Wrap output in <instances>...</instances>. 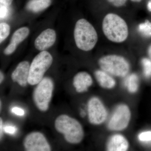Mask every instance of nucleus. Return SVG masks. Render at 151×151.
Returning a JSON list of instances; mask_svg holds the SVG:
<instances>
[{"label":"nucleus","instance_id":"aec40b11","mask_svg":"<svg viewBox=\"0 0 151 151\" xmlns=\"http://www.w3.org/2000/svg\"><path fill=\"white\" fill-rule=\"evenodd\" d=\"M142 65L143 73L146 78L151 76V60L147 58H143L141 60Z\"/></svg>","mask_w":151,"mask_h":151},{"label":"nucleus","instance_id":"dca6fc26","mask_svg":"<svg viewBox=\"0 0 151 151\" xmlns=\"http://www.w3.org/2000/svg\"><path fill=\"white\" fill-rule=\"evenodd\" d=\"M51 3L50 0H32L28 3L27 8L33 12H38L47 8Z\"/></svg>","mask_w":151,"mask_h":151},{"label":"nucleus","instance_id":"a878e982","mask_svg":"<svg viewBox=\"0 0 151 151\" xmlns=\"http://www.w3.org/2000/svg\"><path fill=\"white\" fill-rule=\"evenodd\" d=\"M13 0H0L1 4L9 6L11 5Z\"/></svg>","mask_w":151,"mask_h":151},{"label":"nucleus","instance_id":"f03ea898","mask_svg":"<svg viewBox=\"0 0 151 151\" xmlns=\"http://www.w3.org/2000/svg\"><path fill=\"white\" fill-rule=\"evenodd\" d=\"M102 29L105 37L113 42H124L129 36V28L126 22L118 15L107 14L103 21Z\"/></svg>","mask_w":151,"mask_h":151},{"label":"nucleus","instance_id":"39448f33","mask_svg":"<svg viewBox=\"0 0 151 151\" xmlns=\"http://www.w3.org/2000/svg\"><path fill=\"white\" fill-rule=\"evenodd\" d=\"M54 88V82L50 77H44L37 84L32 97L35 105L40 111L45 112L48 110Z\"/></svg>","mask_w":151,"mask_h":151},{"label":"nucleus","instance_id":"ddd939ff","mask_svg":"<svg viewBox=\"0 0 151 151\" xmlns=\"http://www.w3.org/2000/svg\"><path fill=\"white\" fill-rule=\"evenodd\" d=\"M129 142L124 136L120 134L113 135L107 143V150L110 151H125L129 147Z\"/></svg>","mask_w":151,"mask_h":151},{"label":"nucleus","instance_id":"a211bd4d","mask_svg":"<svg viewBox=\"0 0 151 151\" xmlns=\"http://www.w3.org/2000/svg\"><path fill=\"white\" fill-rule=\"evenodd\" d=\"M138 30L141 34L146 37H151V22L146 21L139 24Z\"/></svg>","mask_w":151,"mask_h":151},{"label":"nucleus","instance_id":"6e6552de","mask_svg":"<svg viewBox=\"0 0 151 151\" xmlns=\"http://www.w3.org/2000/svg\"><path fill=\"white\" fill-rule=\"evenodd\" d=\"M24 147L27 151H50L51 146L45 136L40 132H31L25 137Z\"/></svg>","mask_w":151,"mask_h":151},{"label":"nucleus","instance_id":"2eb2a0df","mask_svg":"<svg viewBox=\"0 0 151 151\" xmlns=\"http://www.w3.org/2000/svg\"><path fill=\"white\" fill-rule=\"evenodd\" d=\"M29 33L28 28L23 27L19 29L14 33L9 44L17 49L18 45L24 40Z\"/></svg>","mask_w":151,"mask_h":151},{"label":"nucleus","instance_id":"c756f323","mask_svg":"<svg viewBox=\"0 0 151 151\" xmlns=\"http://www.w3.org/2000/svg\"><path fill=\"white\" fill-rule=\"evenodd\" d=\"M132 2L135 3H139L142 1V0H130Z\"/></svg>","mask_w":151,"mask_h":151},{"label":"nucleus","instance_id":"20e7f679","mask_svg":"<svg viewBox=\"0 0 151 151\" xmlns=\"http://www.w3.org/2000/svg\"><path fill=\"white\" fill-rule=\"evenodd\" d=\"M52 61V57L48 52L44 50L37 55L30 65L28 84L32 86L38 84L51 66Z\"/></svg>","mask_w":151,"mask_h":151},{"label":"nucleus","instance_id":"b1692460","mask_svg":"<svg viewBox=\"0 0 151 151\" xmlns=\"http://www.w3.org/2000/svg\"><path fill=\"white\" fill-rule=\"evenodd\" d=\"M4 132L9 134H14L16 132L17 128L14 126H6L4 128Z\"/></svg>","mask_w":151,"mask_h":151},{"label":"nucleus","instance_id":"f8f14e48","mask_svg":"<svg viewBox=\"0 0 151 151\" xmlns=\"http://www.w3.org/2000/svg\"><path fill=\"white\" fill-rule=\"evenodd\" d=\"M92 83L93 80L91 75L84 71L78 72L73 77V86L78 93H82L87 91Z\"/></svg>","mask_w":151,"mask_h":151},{"label":"nucleus","instance_id":"0eeeda50","mask_svg":"<svg viewBox=\"0 0 151 151\" xmlns=\"http://www.w3.org/2000/svg\"><path fill=\"white\" fill-rule=\"evenodd\" d=\"M131 112L128 106L124 104L117 106L111 119L108 127L112 131H119L126 129L130 121Z\"/></svg>","mask_w":151,"mask_h":151},{"label":"nucleus","instance_id":"1a4fd4ad","mask_svg":"<svg viewBox=\"0 0 151 151\" xmlns=\"http://www.w3.org/2000/svg\"><path fill=\"white\" fill-rule=\"evenodd\" d=\"M88 119L93 125H100L107 119L108 113L101 100L96 97H93L88 103Z\"/></svg>","mask_w":151,"mask_h":151},{"label":"nucleus","instance_id":"cd10ccee","mask_svg":"<svg viewBox=\"0 0 151 151\" xmlns=\"http://www.w3.org/2000/svg\"><path fill=\"white\" fill-rule=\"evenodd\" d=\"M147 53L148 54L149 57L150 58L151 60V43L149 45L147 49Z\"/></svg>","mask_w":151,"mask_h":151},{"label":"nucleus","instance_id":"f3484780","mask_svg":"<svg viewBox=\"0 0 151 151\" xmlns=\"http://www.w3.org/2000/svg\"><path fill=\"white\" fill-rule=\"evenodd\" d=\"M124 84L127 86L129 92L135 93L137 91L139 85V78L135 73H132L127 76L124 81Z\"/></svg>","mask_w":151,"mask_h":151},{"label":"nucleus","instance_id":"412c9836","mask_svg":"<svg viewBox=\"0 0 151 151\" xmlns=\"http://www.w3.org/2000/svg\"><path fill=\"white\" fill-rule=\"evenodd\" d=\"M139 140L142 142H150L151 141V131L143 132L139 135Z\"/></svg>","mask_w":151,"mask_h":151},{"label":"nucleus","instance_id":"423d86ee","mask_svg":"<svg viewBox=\"0 0 151 151\" xmlns=\"http://www.w3.org/2000/svg\"><path fill=\"white\" fill-rule=\"evenodd\" d=\"M98 64L102 70L119 77H125L130 70L129 62L124 57L117 55H109L101 57Z\"/></svg>","mask_w":151,"mask_h":151},{"label":"nucleus","instance_id":"bb28decb","mask_svg":"<svg viewBox=\"0 0 151 151\" xmlns=\"http://www.w3.org/2000/svg\"><path fill=\"white\" fill-rule=\"evenodd\" d=\"M3 134V122L1 118L0 119V137L1 139Z\"/></svg>","mask_w":151,"mask_h":151},{"label":"nucleus","instance_id":"4468645a","mask_svg":"<svg viewBox=\"0 0 151 151\" xmlns=\"http://www.w3.org/2000/svg\"><path fill=\"white\" fill-rule=\"evenodd\" d=\"M94 76L100 86L105 89H112L116 85V81L110 74L103 70H97Z\"/></svg>","mask_w":151,"mask_h":151},{"label":"nucleus","instance_id":"f257e3e1","mask_svg":"<svg viewBox=\"0 0 151 151\" xmlns=\"http://www.w3.org/2000/svg\"><path fill=\"white\" fill-rule=\"evenodd\" d=\"M54 127L57 132L63 135L65 140L70 144H78L84 138V130L81 124L65 114L57 117Z\"/></svg>","mask_w":151,"mask_h":151},{"label":"nucleus","instance_id":"393cba45","mask_svg":"<svg viewBox=\"0 0 151 151\" xmlns=\"http://www.w3.org/2000/svg\"><path fill=\"white\" fill-rule=\"evenodd\" d=\"M12 113L17 116H24L25 112L24 110L18 107H14L12 109Z\"/></svg>","mask_w":151,"mask_h":151},{"label":"nucleus","instance_id":"2f4dec72","mask_svg":"<svg viewBox=\"0 0 151 151\" xmlns=\"http://www.w3.org/2000/svg\"></svg>","mask_w":151,"mask_h":151},{"label":"nucleus","instance_id":"9b49d317","mask_svg":"<svg viewBox=\"0 0 151 151\" xmlns=\"http://www.w3.org/2000/svg\"><path fill=\"white\" fill-rule=\"evenodd\" d=\"M30 65L27 61L19 63L11 76L12 81L17 82L22 87H25L28 83Z\"/></svg>","mask_w":151,"mask_h":151},{"label":"nucleus","instance_id":"5701e85b","mask_svg":"<svg viewBox=\"0 0 151 151\" xmlns=\"http://www.w3.org/2000/svg\"><path fill=\"white\" fill-rule=\"evenodd\" d=\"M128 0H107V1L116 7L123 6L127 3Z\"/></svg>","mask_w":151,"mask_h":151},{"label":"nucleus","instance_id":"7ed1b4c3","mask_svg":"<svg viewBox=\"0 0 151 151\" xmlns=\"http://www.w3.org/2000/svg\"><path fill=\"white\" fill-rule=\"evenodd\" d=\"M74 37L76 46L85 51L92 50L98 40L96 30L88 21L84 19H80L76 22Z\"/></svg>","mask_w":151,"mask_h":151},{"label":"nucleus","instance_id":"c85d7f7f","mask_svg":"<svg viewBox=\"0 0 151 151\" xmlns=\"http://www.w3.org/2000/svg\"><path fill=\"white\" fill-rule=\"evenodd\" d=\"M4 74L1 71V72H0V83H1V84L2 83L3 81H4Z\"/></svg>","mask_w":151,"mask_h":151},{"label":"nucleus","instance_id":"4be33fe9","mask_svg":"<svg viewBox=\"0 0 151 151\" xmlns=\"http://www.w3.org/2000/svg\"><path fill=\"white\" fill-rule=\"evenodd\" d=\"M9 6L3 5H0V18L1 19H4L6 18L9 14Z\"/></svg>","mask_w":151,"mask_h":151},{"label":"nucleus","instance_id":"9d476101","mask_svg":"<svg viewBox=\"0 0 151 151\" xmlns=\"http://www.w3.org/2000/svg\"><path fill=\"white\" fill-rule=\"evenodd\" d=\"M56 38V33L55 30L47 29L41 33L36 39L35 46L38 50L44 51L54 45Z\"/></svg>","mask_w":151,"mask_h":151},{"label":"nucleus","instance_id":"6ab92c4d","mask_svg":"<svg viewBox=\"0 0 151 151\" xmlns=\"http://www.w3.org/2000/svg\"><path fill=\"white\" fill-rule=\"evenodd\" d=\"M10 32V27L8 24L2 22L0 24V42L1 43L8 37Z\"/></svg>","mask_w":151,"mask_h":151},{"label":"nucleus","instance_id":"7c9ffc66","mask_svg":"<svg viewBox=\"0 0 151 151\" xmlns=\"http://www.w3.org/2000/svg\"><path fill=\"white\" fill-rule=\"evenodd\" d=\"M148 9L151 12V2H150L148 4Z\"/></svg>","mask_w":151,"mask_h":151}]
</instances>
